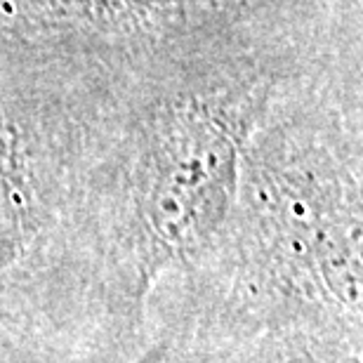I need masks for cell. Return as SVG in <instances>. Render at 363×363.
Returning <instances> with one entry per match:
<instances>
[{
    "mask_svg": "<svg viewBox=\"0 0 363 363\" xmlns=\"http://www.w3.org/2000/svg\"><path fill=\"white\" fill-rule=\"evenodd\" d=\"M90 88L0 76V357L130 363L147 304L116 272L101 227Z\"/></svg>",
    "mask_w": 363,
    "mask_h": 363,
    "instance_id": "3",
    "label": "cell"
},
{
    "mask_svg": "<svg viewBox=\"0 0 363 363\" xmlns=\"http://www.w3.org/2000/svg\"><path fill=\"white\" fill-rule=\"evenodd\" d=\"M151 340L144 352L130 363H179L182 359V328L179 323L168 314L151 311ZM0 363H10L0 357Z\"/></svg>",
    "mask_w": 363,
    "mask_h": 363,
    "instance_id": "6",
    "label": "cell"
},
{
    "mask_svg": "<svg viewBox=\"0 0 363 363\" xmlns=\"http://www.w3.org/2000/svg\"><path fill=\"white\" fill-rule=\"evenodd\" d=\"M154 300L196 318L363 340L361 62L290 78L248 140L210 262Z\"/></svg>",
    "mask_w": 363,
    "mask_h": 363,
    "instance_id": "1",
    "label": "cell"
},
{
    "mask_svg": "<svg viewBox=\"0 0 363 363\" xmlns=\"http://www.w3.org/2000/svg\"><path fill=\"white\" fill-rule=\"evenodd\" d=\"M182 328L179 363H363V340L342 333L274 323H227L194 318L170 307Z\"/></svg>",
    "mask_w": 363,
    "mask_h": 363,
    "instance_id": "5",
    "label": "cell"
},
{
    "mask_svg": "<svg viewBox=\"0 0 363 363\" xmlns=\"http://www.w3.org/2000/svg\"><path fill=\"white\" fill-rule=\"evenodd\" d=\"M359 48L361 0H0V76L76 88L201 55Z\"/></svg>",
    "mask_w": 363,
    "mask_h": 363,
    "instance_id": "4",
    "label": "cell"
},
{
    "mask_svg": "<svg viewBox=\"0 0 363 363\" xmlns=\"http://www.w3.org/2000/svg\"><path fill=\"white\" fill-rule=\"evenodd\" d=\"M345 62L220 52L90 88L88 125L106 248L149 307L210 262L234 210L243 151L290 78Z\"/></svg>",
    "mask_w": 363,
    "mask_h": 363,
    "instance_id": "2",
    "label": "cell"
}]
</instances>
